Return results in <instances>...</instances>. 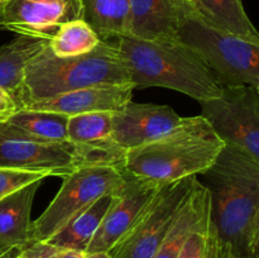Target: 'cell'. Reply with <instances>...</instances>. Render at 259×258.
Returning a JSON list of instances; mask_svg holds the SVG:
<instances>
[{
  "instance_id": "obj_17",
  "label": "cell",
  "mask_w": 259,
  "mask_h": 258,
  "mask_svg": "<svg viewBox=\"0 0 259 258\" xmlns=\"http://www.w3.org/2000/svg\"><path fill=\"white\" fill-rule=\"evenodd\" d=\"M196 12L211 27L259 43V33L245 12L243 0H197Z\"/></svg>"
},
{
  "instance_id": "obj_8",
  "label": "cell",
  "mask_w": 259,
  "mask_h": 258,
  "mask_svg": "<svg viewBox=\"0 0 259 258\" xmlns=\"http://www.w3.org/2000/svg\"><path fill=\"white\" fill-rule=\"evenodd\" d=\"M197 182V176L162 185L123 240L110 250L111 258H153Z\"/></svg>"
},
{
  "instance_id": "obj_20",
  "label": "cell",
  "mask_w": 259,
  "mask_h": 258,
  "mask_svg": "<svg viewBox=\"0 0 259 258\" xmlns=\"http://www.w3.org/2000/svg\"><path fill=\"white\" fill-rule=\"evenodd\" d=\"M67 120L68 116L61 114L23 109L2 125L10 133L25 139L67 143Z\"/></svg>"
},
{
  "instance_id": "obj_32",
  "label": "cell",
  "mask_w": 259,
  "mask_h": 258,
  "mask_svg": "<svg viewBox=\"0 0 259 258\" xmlns=\"http://www.w3.org/2000/svg\"><path fill=\"white\" fill-rule=\"evenodd\" d=\"M37 3H58V4H81L80 0H29Z\"/></svg>"
},
{
  "instance_id": "obj_14",
  "label": "cell",
  "mask_w": 259,
  "mask_h": 258,
  "mask_svg": "<svg viewBox=\"0 0 259 258\" xmlns=\"http://www.w3.org/2000/svg\"><path fill=\"white\" fill-rule=\"evenodd\" d=\"M132 85L91 86L68 91L48 99L27 101L19 110H37L72 116L86 113H115L133 98Z\"/></svg>"
},
{
  "instance_id": "obj_31",
  "label": "cell",
  "mask_w": 259,
  "mask_h": 258,
  "mask_svg": "<svg viewBox=\"0 0 259 258\" xmlns=\"http://www.w3.org/2000/svg\"><path fill=\"white\" fill-rule=\"evenodd\" d=\"M17 258H38L37 253H35V249H34V247H33L32 243H30L29 245H27V247H25L24 249L20 252V254L18 255Z\"/></svg>"
},
{
  "instance_id": "obj_29",
  "label": "cell",
  "mask_w": 259,
  "mask_h": 258,
  "mask_svg": "<svg viewBox=\"0 0 259 258\" xmlns=\"http://www.w3.org/2000/svg\"><path fill=\"white\" fill-rule=\"evenodd\" d=\"M85 254L86 252H82V250L68 249V248H57L56 258H85Z\"/></svg>"
},
{
  "instance_id": "obj_4",
  "label": "cell",
  "mask_w": 259,
  "mask_h": 258,
  "mask_svg": "<svg viewBox=\"0 0 259 258\" xmlns=\"http://www.w3.org/2000/svg\"><path fill=\"white\" fill-rule=\"evenodd\" d=\"M111 85H132L115 40H101L91 52L73 57H57L47 43L25 65L23 88L17 101L20 109L27 101L91 86Z\"/></svg>"
},
{
  "instance_id": "obj_12",
  "label": "cell",
  "mask_w": 259,
  "mask_h": 258,
  "mask_svg": "<svg viewBox=\"0 0 259 258\" xmlns=\"http://www.w3.org/2000/svg\"><path fill=\"white\" fill-rule=\"evenodd\" d=\"M196 9L189 0H131L128 34L149 42H177L185 20Z\"/></svg>"
},
{
  "instance_id": "obj_16",
  "label": "cell",
  "mask_w": 259,
  "mask_h": 258,
  "mask_svg": "<svg viewBox=\"0 0 259 258\" xmlns=\"http://www.w3.org/2000/svg\"><path fill=\"white\" fill-rule=\"evenodd\" d=\"M209 191L197 179L196 185L185 201L184 206L180 210L176 220L169 228L168 233L164 237L163 242L161 243L153 258H179L180 252H181L187 238L200 224H202L209 218Z\"/></svg>"
},
{
  "instance_id": "obj_2",
  "label": "cell",
  "mask_w": 259,
  "mask_h": 258,
  "mask_svg": "<svg viewBox=\"0 0 259 258\" xmlns=\"http://www.w3.org/2000/svg\"><path fill=\"white\" fill-rule=\"evenodd\" d=\"M224 142L201 115L184 118L168 133L124 153L121 175L167 184L204 174Z\"/></svg>"
},
{
  "instance_id": "obj_5",
  "label": "cell",
  "mask_w": 259,
  "mask_h": 258,
  "mask_svg": "<svg viewBox=\"0 0 259 258\" xmlns=\"http://www.w3.org/2000/svg\"><path fill=\"white\" fill-rule=\"evenodd\" d=\"M179 40L192 48L223 85L259 90V43L222 32L192 14L181 25Z\"/></svg>"
},
{
  "instance_id": "obj_25",
  "label": "cell",
  "mask_w": 259,
  "mask_h": 258,
  "mask_svg": "<svg viewBox=\"0 0 259 258\" xmlns=\"http://www.w3.org/2000/svg\"><path fill=\"white\" fill-rule=\"evenodd\" d=\"M210 215L202 224H200L194 232L190 234L185 242L179 258H205L207 240V228H209Z\"/></svg>"
},
{
  "instance_id": "obj_27",
  "label": "cell",
  "mask_w": 259,
  "mask_h": 258,
  "mask_svg": "<svg viewBox=\"0 0 259 258\" xmlns=\"http://www.w3.org/2000/svg\"><path fill=\"white\" fill-rule=\"evenodd\" d=\"M205 258H232L229 253L219 249L215 244L214 239L210 235L209 228H207V240H206V252H205Z\"/></svg>"
},
{
  "instance_id": "obj_33",
  "label": "cell",
  "mask_w": 259,
  "mask_h": 258,
  "mask_svg": "<svg viewBox=\"0 0 259 258\" xmlns=\"http://www.w3.org/2000/svg\"><path fill=\"white\" fill-rule=\"evenodd\" d=\"M85 258H111L109 252H94V253H86Z\"/></svg>"
},
{
  "instance_id": "obj_11",
  "label": "cell",
  "mask_w": 259,
  "mask_h": 258,
  "mask_svg": "<svg viewBox=\"0 0 259 258\" xmlns=\"http://www.w3.org/2000/svg\"><path fill=\"white\" fill-rule=\"evenodd\" d=\"M171 106L129 101L121 110L111 113V143L125 153L163 134L181 121Z\"/></svg>"
},
{
  "instance_id": "obj_28",
  "label": "cell",
  "mask_w": 259,
  "mask_h": 258,
  "mask_svg": "<svg viewBox=\"0 0 259 258\" xmlns=\"http://www.w3.org/2000/svg\"><path fill=\"white\" fill-rule=\"evenodd\" d=\"M34 247L35 253H37L38 258H56V252L57 248L55 245H51L48 243L43 242H35L32 243Z\"/></svg>"
},
{
  "instance_id": "obj_36",
  "label": "cell",
  "mask_w": 259,
  "mask_h": 258,
  "mask_svg": "<svg viewBox=\"0 0 259 258\" xmlns=\"http://www.w3.org/2000/svg\"><path fill=\"white\" fill-rule=\"evenodd\" d=\"M9 2V0H0V4H4V3Z\"/></svg>"
},
{
  "instance_id": "obj_26",
  "label": "cell",
  "mask_w": 259,
  "mask_h": 258,
  "mask_svg": "<svg viewBox=\"0 0 259 258\" xmlns=\"http://www.w3.org/2000/svg\"><path fill=\"white\" fill-rule=\"evenodd\" d=\"M17 111H19V105L14 95L7 89L0 88V124L7 123Z\"/></svg>"
},
{
  "instance_id": "obj_21",
  "label": "cell",
  "mask_w": 259,
  "mask_h": 258,
  "mask_svg": "<svg viewBox=\"0 0 259 258\" xmlns=\"http://www.w3.org/2000/svg\"><path fill=\"white\" fill-rule=\"evenodd\" d=\"M82 19L101 40H114L128 34L131 0H80Z\"/></svg>"
},
{
  "instance_id": "obj_18",
  "label": "cell",
  "mask_w": 259,
  "mask_h": 258,
  "mask_svg": "<svg viewBox=\"0 0 259 258\" xmlns=\"http://www.w3.org/2000/svg\"><path fill=\"white\" fill-rule=\"evenodd\" d=\"M116 190L99 197L88 209L76 215L60 232L56 233L51 239L45 243L57 248H68V249L85 252L99 225L103 222L106 211L110 207Z\"/></svg>"
},
{
  "instance_id": "obj_22",
  "label": "cell",
  "mask_w": 259,
  "mask_h": 258,
  "mask_svg": "<svg viewBox=\"0 0 259 258\" xmlns=\"http://www.w3.org/2000/svg\"><path fill=\"white\" fill-rule=\"evenodd\" d=\"M100 42V37L88 22L73 19L61 25L57 33L48 40V46L57 57H73L91 52Z\"/></svg>"
},
{
  "instance_id": "obj_35",
  "label": "cell",
  "mask_w": 259,
  "mask_h": 258,
  "mask_svg": "<svg viewBox=\"0 0 259 258\" xmlns=\"http://www.w3.org/2000/svg\"><path fill=\"white\" fill-rule=\"evenodd\" d=\"M3 5H4V4H0V19H2V10H3ZM0 29H2V27H0Z\"/></svg>"
},
{
  "instance_id": "obj_15",
  "label": "cell",
  "mask_w": 259,
  "mask_h": 258,
  "mask_svg": "<svg viewBox=\"0 0 259 258\" xmlns=\"http://www.w3.org/2000/svg\"><path fill=\"white\" fill-rule=\"evenodd\" d=\"M42 181L33 182L0 199V250L30 244L32 205Z\"/></svg>"
},
{
  "instance_id": "obj_24",
  "label": "cell",
  "mask_w": 259,
  "mask_h": 258,
  "mask_svg": "<svg viewBox=\"0 0 259 258\" xmlns=\"http://www.w3.org/2000/svg\"><path fill=\"white\" fill-rule=\"evenodd\" d=\"M47 177L50 176L46 172L0 167V199L9 196L33 182L43 181Z\"/></svg>"
},
{
  "instance_id": "obj_3",
  "label": "cell",
  "mask_w": 259,
  "mask_h": 258,
  "mask_svg": "<svg viewBox=\"0 0 259 258\" xmlns=\"http://www.w3.org/2000/svg\"><path fill=\"white\" fill-rule=\"evenodd\" d=\"M115 40L134 89L158 86L196 101L220 96L223 83L192 48L182 42H149L131 37Z\"/></svg>"
},
{
  "instance_id": "obj_9",
  "label": "cell",
  "mask_w": 259,
  "mask_h": 258,
  "mask_svg": "<svg viewBox=\"0 0 259 258\" xmlns=\"http://www.w3.org/2000/svg\"><path fill=\"white\" fill-rule=\"evenodd\" d=\"M162 185L164 184L124 176V182L115 191L113 202L85 252H110L131 232Z\"/></svg>"
},
{
  "instance_id": "obj_30",
  "label": "cell",
  "mask_w": 259,
  "mask_h": 258,
  "mask_svg": "<svg viewBox=\"0 0 259 258\" xmlns=\"http://www.w3.org/2000/svg\"><path fill=\"white\" fill-rule=\"evenodd\" d=\"M25 247H13L9 249L0 250V258H17Z\"/></svg>"
},
{
  "instance_id": "obj_19",
  "label": "cell",
  "mask_w": 259,
  "mask_h": 258,
  "mask_svg": "<svg viewBox=\"0 0 259 258\" xmlns=\"http://www.w3.org/2000/svg\"><path fill=\"white\" fill-rule=\"evenodd\" d=\"M47 43L48 40L42 38L18 34L9 43L0 46V88L10 91L15 100L22 91L25 65Z\"/></svg>"
},
{
  "instance_id": "obj_6",
  "label": "cell",
  "mask_w": 259,
  "mask_h": 258,
  "mask_svg": "<svg viewBox=\"0 0 259 258\" xmlns=\"http://www.w3.org/2000/svg\"><path fill=\"white\" fill-rule=\"evenodd\" d=\"M62 180V186L51 204L32 222L30 243L47 242L99 197L118 189L124 176L113 167L81 166Z\"/></svg>"
},
{
  "instance_id": "obj_1",
  "label": "cell",
  "mask_w": 259,
  "mask_h": 258,
  "mask_svg": "<svg viewBox=\"0 0 259 258\" xmlns=\"http://www.w3.org/2000/svg\"><path fill=\"white\" fill-rule=\"evenodd\" d=\"M200 181L209 191L210 227L233 258H259V162L224 144Z\"/></svg>"
},
{
  "instance_id": "obj_23",
  "label": "cell",
  "mask_w": 259,
  "mask_h": 258,
  "mask_svg": "<svg viewBox=\"0 0 259 258\" xmlns=\"http://www.w3.org/2000/svg\"><path fill=\"white\" fill-rule=\"evenodd\" d=\"M67 143L72 147L94 146L109 139L111 113H86L68 116Z\"/></svg>"
},
{
  "instance_id": "obj_13",
  "label": "cell",
  "mask_w": 259,
  "mask_h": 258,
  "mask_svg": "<svg viewBox=\"0 0 259 258\" xmlns=\"http://www.w3.org/2000/svg\"><path fill=\"white\" fill-rule=\"evenodd\" d=\"M73 19H82L81 4L9 0L3 5L0 27L20 35L50 40L63 23Z\"/></svg>"
},
{
  "instance_id": "obj_7",
  "label": "cell",
  "mask_w": 259,
  "mask_h": 258,
  "mask_svg": "<svg viewBox=\"0 0 259 258\" xmlns=\"http://www.w3.org/2000/svg\"><path fill=\"white\" fill-rule=\"evenodd\" d=\"M201 116L225 144L259 162V90L224 85L220 96L200 101Z\"/></svg>"
},
{
  "instance_id": "obj_10",
  "label": "cell",
  "mask_w": 259,
  "mask_h": 258,
  "mask_svg": "<svg viewBox=\"0 0 259 258\" xmlns=\"http://www.w3.org/2000/svg\"><path fill=\"white\" fill-rule=\"evenodd\" d=\"M0 167L63 177L77 168L70 143L38 142L8 132L0 124Z\"/></svg>"
},
{
  "instance_id": "obj_34",
  "label": "cell",
  "mask_w": 259,
  "mask_h": 258,
  "mask_svg": "<svg viewBox=\"0 0 259 258\" xmlns=\"http://www.w3.org/2000/svg\"><path fill=\"white\" fill-rule=\"evenodd\" d=\"M189 2H190V3H191V4H192V5H194V8H195V9H196V4H197V0H189Z\"/></svg>"
}]
</instances>
